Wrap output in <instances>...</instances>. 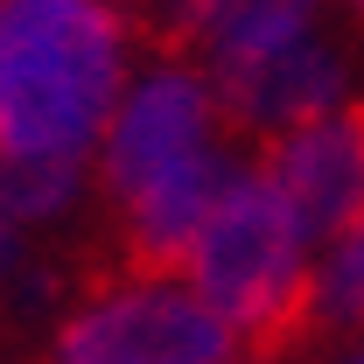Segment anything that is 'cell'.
<instances>
[{
    "label": "cell",
    "instance_id": "1",
    "mask_svg": "<svg viewBox=\"0 0 364 364\" xmlns=\"http://www.w3.org/2000/svg\"><path fill=\"white\" fill-rule=\"evenodd\" d=\"M182 273H189V294L231 329L245 364H294L309 343L329 336L316 309L309 245L259 168H238L218 189L210 218L182 252Z\"/></svg>",
    "mask_w": 364,
    "mask_h": 364
},
{
    "label": "cell",
    "instance_id": "2",
    "mask_svg": "<svg viewBox=\"0 0 364 364\" xmlns=\"http://www.w3.org/2000/svg\"><path fill=\"white\" fill-rule=\"evenodd\" d=\"M127 77V21L105 0H0V154L85 161Z\"/></svg>",
    "mask_w": 364,
    "mask_h": 364
},
{
    "label": "cell",
    "instance_id": "3",
    "mask_svg": "<svg viewBox=\"0 0 364 364\" xmlns=\"http://www.w3.org/2000/svg\"><path fill=\"white\" fill-rule=\"evenodd\" d=\"M238 343L189 287L105 280L56 322L49 364H225Z\"/></svg>",
    "mask_w": 364,
    "mask_h": 364
},
{
    "label": "cell",
    "instance_id": "4",
    "mask_svg": "<svg viewBox=\"0 0 364 364\" xmlns=\"http://www.w3.org/2000/svg\"><path fill=\"white\" fill-rule=\"evenodd\" d=\"M218 134V105L203 91V70L189 63H154L127 98H112L105 127H98V189L105 203L140 196L154 176L182 168L189 154H203Z\"/></svg>",
    "mask_w": 364,
    "mask_h": 364
},
{
    "label": "cell",
    "instance_id": "5",
    "mask_svg": "<svg viewBox=\"0 0 364 364\" xmlns=\"http://www.w3.org/2000/svg\"><path fill=\"white\" fill-rule=\"evenodd\" d=\"M210 105L231 134L280 140L294 127H316L329 112H343V56L322 36H294V43L267 49V56H238V63H210Z\"/></svg>",
    "mask_w": 364,
    "mask_h": 364
},
{
    "label": "cell",
    "instance_id": "6",
    "mask_svg": "<svg viewBox=\"0 0 364 364\" xmlns=\"http://www.w3.org/2000/svg\"><path fill=\"white\" fill-rule=\"evenodd\" d=\"M231 176H238V168H231L225 147H203V154H189L182 168L154 176L140 196L112 203V267H105V280H168ZM105 280H98V287H105Z\"/></svg>",
    "mask_w": 364,
    "mask_h": 364
},
{
    "label": "cell",
    "instance_id": "7",
    "mask_svg": "<svg viewBox=\"0 0 364 364\" xmlns=\"http://www.w3.org/2000/svg\"><path fill=\"white\" fill-rule=\"evenodd\" d=\"M358 112H329L316 127H294V134L267 140V161L259 176L273 182V196L287 203V218L301 231V245H329L336 231H358Z\"/></svg>",
    "mask_w": 364,
    "mask_h": 364
},
{
    "label": "cell",
    "instance_id": "8",
    "mask_svg": "<svg viewBox=\"0 0 364 364\" xmlns=\"http://www.w3.org/2000/svg\"><path fill=\"white\" fill-rule=\"evenodd\" d=\"M85 196L77 154H0V218L7 225H49Z\"/></svg>",
    "mask_w": 364,
    "mask_h": 364
},
{
    "label": "cell",
    "instance_id": "9",
    "mask_svg": "<svg viewBox=\"0 0 364 364\" xmlns=\"http://www.w3.org/2000/svg\"><path fill=\"white\" fill-rule=\"evenodd\" d=\"M343 364H358V358H343Z\"/></svg>",
    "mask_w": 364,
    "mask_h": 364
},
{
    "label": "cell",
    "instance_id": "10",
    "mask_svg": "<svg viewBox=\"0 0 364 364\" xmlns=\"http://www.w3.org/2000/svg\"><path fill=\"white\" fill-rule=\"evenodd\" d=\"M225 364H231V358H225ZM238 364H245V358H238Z\"/></svg>",
    "mask_w": 364,
    "mask_h": 364
}]
</instances>
